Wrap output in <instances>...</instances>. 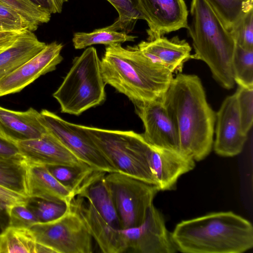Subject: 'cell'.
Here are the masks:
<instances>
[{
    "label": "cell",
    "mask_w": 253,
    "mask_h": 253,
    "mask_svg": "<svg viewBox=\"0 0 253 253\" xmlns=\"http://www.w3.org/2000/svg\"><path fill=\"white\" fill-rule=\"evenodd\" d=\"M147 30V41L181 28H188V12L184 0H140Z\"/></svg>",
    "instance_id": "obj_14"
},
{
    "label": "cell",
    "mask_w": 253,
    "mask_h": 253,
    "mask_svg": "<svg viewBox=\"0 0 253 253\" xmlns=\"http://www.w3.org/2000/svg\"><path fill=\"white\" fill-rule=\"evenodd\" d=\"M118 13V18L108 29L126 33L131 31L137 21L145 20L140 0H107Z\"/></svg>",
    "instance_id": "obj_28"
},
{
    "label": "cell",
    "mask_w": 253,
    "mask_h": 253,
    "mask_svg": "<svg viewBox=\"0 0 253 253\" xmlns=\"http://www.w3.org/2000/svg\"><path fill=\"white\" fill-rule=\"evenodd\" d=\"M28 199V197L0 185V203L7 208L15 204H26Z\"/></svg>",
    "instance_id": "obj_36"
},
{
    "label": "cell",
    "mask_w": 253,
    "mask_h": 253,
    "mask_svg": "<svg viewBox=\"0 0 253 253\" xmlns=\"http://www.w3.org/2000/svg\"><path fill=\"white\" fill-rule=\"evenodd\" d=\"M9 222L7 207L0 203V234L9 226Z\"/></svg>",
    "instance_id": "obj_38"
},
{
    "label": "cell",
    "mask_w": 253,
    "mask_h": 253,
    "mask_svg": "<svg viewBox=\"0 0 253 253\" xmlns=\"http://www.w3.org/2000/svg\"><path fill=\"white\" fill-rule=\"evenodd\" d=\"M229 32L249 10L253 0H205Z\"/></svg>",
    "instance_id": "obj_27"
},
{
    "label": "cell",
    "mask_w": 253,
    "mask_h": 253,
    "mask_svg": "<svg viewBox=\"0 0 253 253\" xmlns=\"http://www.w3.org/2000/svg\"><path fill=\"white\" fill-rule=\"evenodd\" d=\"M236 45L253 50V8L247 12L229 31Z\"/></svg>",
    "instance_id": "obj_33"
},
{
    "label": "cell",
    "mask_w": 253,
    "mask_h": 253,
    "mask_svg": "<svg viewBox=\"0 0 253 253\" xmlns=\"http://www.w3.org/2000/svg\"><path fill=\"white\" fill-rule=\"evenodd\" d=\"M105 85L101 60L96 49L91 46L74 59L70 70L53 97L62 113L78 116L105 101Z\"/></svg>",
    "instance_id": "obj_5"
},
{
    "label": "cell",
    "mask_w": 253,
    "mask_h": 253,
    "mask_svg": "<svg viewBox=\"0 0 253 253\" xmlns=\"http://www.w3.org/2000/svg\"><path fill=\"white\" fill-rule=\"evenodd\" d=\"M232 68L236 84L253 87V50L245 49L236 44Z\"/></svg>",
    "instance_id": "obj_30"
},
{
    "label": "cell",
    "mask_w": 253,
    "mask_h": 253,
    "mask_svg": "<svg viewBox=\"0 0 253 253\" xmlns=\"http://www.w3.org/2000/svg\"><path fill=\"white\" fill-rule=\"evenodd\" d=\"M80 126L117 172L157 186L150 167L152 146L141 134L132 130Z\"/></svg>",
    "instance_id": "obj_6"
},
{
    "label": "cell",
    "mask_w": 253,
    "mask_h": 253,
    "mask_svg": "<svg viewBox=\"0 0 253 253\" xmlns=\"http://www.w3.org/2000/svg\"><path fill=\"white\" fill-rule=\"evenodd\" d=\"M63 45L53 42L15 71L0 80V97L21 91L36 79L55 70L63 60Z\"/></svg>",
    "instance_id": "obj_13"
},
{
    "label": "cell",
    "mask_w": 253,
    "mask_h": 253,
    "mask_svg": "<svg viewBox=\"0 0 253 253\" xmlns=\"http://www.w3.org/2000/svg\"><path fill=\"white\" fill-rule=\"evenodd\" d=\"M153 61L176 74L181 73L184 63L191 59V47L177 36L170 39L161 36L142 41L135 46Z\"/></svg>",
    "instance_id": "obj_18"
},
{
    "label": "cell",
    "mask_w": 253,
    "mask_h": 253,
    "mask_svg": "<svg viewBox=\"0 0 253 253\" xmlns=\"http://www.w3.org/2000/svg\"><path fill=\"white\" fill-rule=\"evenodd\" d=\"M128 250L136 253H174L177 249L163 214L154 205L140 225L122 229Z\"/></svg>",
    "instance_id": "obj_10"
},
{
    "label": "cell",
    "mask_w": 253,
    "mask_h": 253,
    "mask_svg": "<svg viewBox=\"0 0 253 253\" xmlns=\"http://www.w3.org/2000/svg\"><path fill=\"white\" fill-rule=\"evenodd\" d=\"M0 155L8 157L24 158L20 152L17 143L8 139L0 133Z\"/></svg>",
    "instance_id": "obj_37"
},
{
    "label": "cell",
    "mask_w": 253,
    "mask_h": 253,
    "mask_svg": "<svg viewBox=\"0 0 253 253\" xmlns=\"http://www.w3.org/2000/svg\"><path fill=\"white\" fill-rule=\"evenodd\" d=\"M50 11L52 13H60L64 3L68 0H47Z\"/></svg>",
    "instance_id": "obj_39"
},
{
    "label": "cell",
    "mask_w": 253,
    "mask_h": 253,
    "mask_svg": "<svg viewBox=\"0 0 253 253\" xmlns=\"http://www.w3.org/2000/svg\"><path fill=\"white\" fill-rule=\"evenodd\" d=\"M36 4L49 9L47 0H31ZM50 10V9H49Z\"/></svg>",
    "instance_id": "obj_42"
},
{
    "label": "cell",
    "mask_w": 253,
    "mask_h": 253,
    "mask_svg": "<svg viewBox=\"0 0 253 253\" xmlns=\"http://www.w3.org/2000/svg\"><path fill=\"white\" fill-rule=\"evenodd\" d=\"M26 204H15L7 208L9 226L30 228L34 224L38 222L35 215L28 208Z\"/></svg>",
    "instance_id": "obj_35"
},
{
    "label": "cell",
    "mask_w": 253,
    "mask_h": 253,
    "mask_svg": "<svg viewBox=\"0 0 253 253\" xmlns=\"http://www.w3.org/2000/svg\"><path fill=\"white\" fill-rule=\"evenodd\" d=\"M37 246L29 228L8 226L0 234V253H36Z\"/></svg>",
    "instance_id": "obj_25"
},
{
    "label": "cell",
    "mask_w": 253,
    "mask_h": 253,
    "mask_svg": "<svg viewBox=\"0 0 253 253\" xmlns=\"http://www.w3.org/2000/svg\"><path fill=\"white\" fill-rule=\"evenodd\" d=\"M46 45L33 32L22 31L11 44L0 52V80L35 56Z\"/></svg>",
    "instance_id": "obj_21"
},
{
    "label": "cell",
    "mask_w": 253,
    "mask_h": 253,
    "mask_svg": "<svg viewBox=\"0 0 253 253\" xmlns=\"http://www.w3.org/2000/svg\"><path fill=\"white\" fill-rule=\"evenodd\" d=\"M214 151L222 157H233L243 150L248 134L242 129L235 93L223 101L216 113Z\"/></svg>",
    "instance_id": "obj_12"
},
{
    "label": "cell",
    "mask_w": 253,
    "mask_h": 253,
    "mask_svg": "<svg viewBox=\"0 0 253 253\" xmlns=\"http://www.w3.org/2000/svg\"><path fill=\"white\" fill-rule=\"evenodd\" d=\"M28 163L24 158L0 155V185L27 197Z\"/></svg>",
    "instance_id": "obj_24"
},
{
    "label": "cell",
    "mask_w": 253,
    "mask_h": 253,
    "mask_svg": "<svg viewBox=\"0 0 253 253\" xmlns=\"http://www.w3.org/2000/svg\"><path fill=\"white\" fill-rule=\"evenodd\" d=\"M243 131L248 134L253 123V87L238 85L235 92Z\"/></svg>",
    "instance_id": "obj_32"
},
{
    "label": "cell",
    "mask_w": 253,
    "mask_h": 253,
    "mask_svg": "<svg viewBox=\"0 0 253 253\" xmlns=\"http://www.w3.org/2000/svg\"><path fill=\"white\" fill-rule=\"evenodd\" d=\"M106 84L125 95L132 103L162 98L173 78V73L153 61L135 46L107 45L101 60Z\"/></svg>",
    "instance_id": "obj_2"
},
{
    "label": "cell",
    "mask_w": 253,
    "mask_h": 253,
    "mask_svg": "<svg viewBox=\"0 0 253 253\" xmlns=\"http://www.w3.org/2000/svg\"><path fill=\"white\" fill-rule=\"evenodd\" d=\"M190 14L187 29L194 49L191 59L204 61L223 88L232 89L236 84L232 68L236 43L231 33L205 0H192Z\"/></svg>",
    "instance_id": "obj_4"
},
{
    "label": "cell",
    "mask_w": 253,
    "mask_h": 253,
    "mask_svg": "<svg viewBox=\"0 0 253 253\" xmlns=\"http://www.w3.org/2000/svg\"><path fill=\"white\" fill-rule=\"evenodd\" d=\"M1 0L21 16L27 29L30 31H35L40 25L48 23L50 20L51 13L50 10L31 0Z\"/></svg>",
    "instance_id": "obj_29"
},
{
    "label": "cell",
    "mask_w": 253,
    "mask_h": 253,
    "mask_svg": "<svg viewBox=\"0 0 253 253\" xmlns=\"http://www.w3.org/2000/svg\"><path fill=\"white\" fill-rule=\"evenodd\" d=\"M40 113L41 120L47 129L78 159L96 170L107 173L117 172L80 125L68 122L46 109Z\"/></svg>",
    "instance_id": "obj_9"
},
{
    "label": "cell",
    "mask_w": 253,
    "mask_h": 253,
    "mask_svg": "<svg viewBox=\"0 0 253 253\" xmlns=\"http://www.w3.org/2000/svg\"><path fill=\"white\" fill-rule=\"evenodd\" d=\"M136 36L124 32L108 29L106 27L96 29L90 33H75L72 39L75 49H81L94 44L110 45L126 42H133Z\"/></svg>",
    "instance_id": "obj_26"
},
{
    "label": "cell",
    "mask_w": 253,
    "mask_h": 253,
    "mask_svg": "<svg viewBox=\"0 0 253 253\" xmlns=\"http://www.w3.org/2000/svg\"><path fill=\"white\" fill-rule=\"evenodd\" d=\"M18 35V36H19ZM17 36L16 38H14L13 39L4 41L3 42L0 43V52L2 51L3 50H4L5 48H6L7 47L9 46L10 44H11L18 37Z\"/></svg>",
    "instance_id": "obj_41"
},
{
    "label": "cell",
    "mask_w": 253,
    "mask_h": 253,
    "mask_svg": "<svg viewBox=\"0 0 253 253\" xmlns=\"http://www.w3.org/2000/svg\"><path fill=\"white\" fill-rule=\"evenodd\" d=\"M106 174L94 180L77 196L86 199L109 224L121 229L115 205L105 179Z\"/></svg>",
    "instance_id": "obj_22"
},
{
    "label": "cell",
    "mask_w": 253,
    "mask_h": 253,
    "mask_svg": "<svg viewBox=\"0 0 253 253\" xmlns=\"http://www.w3.org/2000/svg\"><path fill=\"white\" fill-rule=\"evenodd\" d=\"M16 143L20 153L29 164L89 166L78 159L48 130L40 138Z\"/></svg>",
    "instance_id": "obj_16"
},
{
    "label": "cell",
    "mask_w": 253,
    "mask_h": 253,
    "mask_svg": "<svg viewBox=\"0 0 253 253\" xmlns=\"http://www.w3.org/2000/svg\"><path fill=\"white\" fill-rule=\"evenodd\" d=\"M47 132L40 113L33 108L17 111L0 106V133L8 139L17 143L40 138Z\"/></svg>",
    "instance_id": "obj_19"
},
{
    "label": "cell",
    "mask_w": 253,
    "mask_h": 253,
    "mask_svg": "<svg viewBox=\"0 0 253 253\" xmlns=\"http://www.w3.org/2000/svg\"><path fill=\"white\" fill-rule=\"evenodd\" d=\"M177 251L185 253H242L253 247V227L232 211L182 220L171 232Z\"/></svg>",
    "instance_id": "obj_3"
},
{
    "label": "cell",
    "mask_w": 253,
    "mask_h": 253,
    "mask_svg": "<svg viewBox=\"0 0 253 253\" xmlns=\"http://www.w3.org/2000/svg\"><path fill=\"white\" fill-rule=\"evenodd\" d=\"M52 175L76 197L94 180L107 173L89 166L65 165L46 166Z\"/></svg>",
    "instance_id": "obj_23"
},
{
    "label": "cell",
    "mask_w": 253,
    "mask_h": 253,
    "mask_svg": "<svg viewBox=\"0 0 253 253\" xmlns=\"http://www.w3.org/2000/svg\"><path fill=\"white\" fill-rule=\"evenodd\" d=\"M162 101L176 126L180 151L195 162L204 159L212 149L216 113L207 101L199 77L177 74Z\"/></svg>",
    "instance_id": "obj_1"
},
{
    "label": "cell",
    "mask_w": 253,
    "mask_h": 253,
    "mask_svg": "<svg viewBox=\"0 0 253 253\" xmlns=\"http://www.w3.org/2000/svg\"><path fill=\"white\" fill-rule=\"evenodd\" d=\"M105 179L115 205L121 229L142 224L160 191L159 188L118 172L108 173Z\"/></svg>",
    "instance_id": "obj_7"
},
{
    "label": "cell",
    "mask_w": 253,
    "mask_h": 253,
    "mask_svg": "<svg viewBox=\"0 0 253 253\" xmlns=\"http://www.w3.org/2000/svg\"><path fill=\"white\" fill-rule=\"evenodd\" d=\"M70 207L81 217L89 233L104 253H122L128 250L122 229L114 227L85 199L77 196Z\"/></svg>",
    "instance_id": "obj_15"
},
{
    "label": "cell",
    "mask_w": 253,
    "mask_h": 253,
    "mask_svg": "<svg viewBox=\"0 0 253 253\" xmlns=\"http://www.w3.org/2000/svg\"><path fill=\"white\" fill-rule=\"evenodd\" d=\"M150 167L160 191L173 190L178 178L192 170L195 161L181 152L152 146Z\"/></svg>",
    "instance_id": "obj_17"
},
{
    "label": "cell",
    "mask_w": 253,
    "mask_h": 253,
    "mask_svg": "<svg viewBox=\"0 0 253 253\" xmlns=\"http://www.w3.org/2000/svg\"><path fill=\"white\" fill-rule=\"evenodd\" d=\"M27 30L21 16L0 0V32H21Z\"/></svg>",
    "instance_id": "obj_34"
},
{
    "label": "cell",
    "mask_w": 253,
    "mask_h": 253,
    "mask_svg": "<svg viewBox=\"0 0 253 253\" xmlns=\"http://www.w3.org/2000/svg\"><path fill=\"white\" fill-rule=\"evenodd\" d=\"M27 183L28 198L68 205L75 198L72 192L52 175L45 166L28 164Z\"/></svg>",
    "instance_id": "obj_20"
},
{
    "label": "cell",
    "mask_w": 253,
    "mask_h": 253,
    "mask_svg": "<svg viewBox=\"0 0 253 253\" xmlns=\"http://www.w3.org/2000/svg\"><path fill=\"white\" fill-rule=\"evenodd\" d=\"M26 206L34 214L38 222H46L58 219L70 208V205L65 203L32 197L28 198Z\"/></svg>",
    "instance_id": "obj_31"
},
{
    "label": "cell",
    "mask_w": 253,
    "mask_h": 253,
    "mask_svg": "<svg viewBox=\"0 0 253 253\" xmlns=\"http://www.w3.org/2000/svg\"><path fill=\"white\" fill-rule=\"evenodd\" d=\"M38 243L54 253H91L92 237L80 215L70 206L62 216L31 228Z\"/></svg>",
    "instance_id": "obj_8"
},
{
    "label": "cell",
    "mask_w": 253,
    "mask_h": 253,
    "mask_svg": "<svg viewBox=\"0 0 253 253\" xmlns=\"http://www.w3.org/2000/svg\"><path fill=\"white\" fill-rule=\"evenodd\" d=\"M21 32H0V43L17 37Z\"/></svg>",
    "instance_id": "obj_40"
},
{
    "label": "cell",
    "mask_w": 253,
    "mask_h": 253,
    "mask_svg": "<svg viewBox=\"0 0 253 253\" xmlns=\"http://www.w3.org/2000/svg\"><path fill=\"white\" fill-rule=\"evenodd\" d=\"M133 104L143 123L144 131L141 134L146 142L156 148L180 152L176 126L162 97Z\"/></svg>",
    "instance_id": "obj_11"
}]
</instances>
